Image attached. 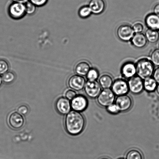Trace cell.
<instances>
[{
    "mask_svg": "<svg viewBox=\"0 0 159 159\" xmlns=\"http://www.w3.org/2000/svg\"><path fill=\"white\" fill-rule=\"evenodd\" d=\"M135 34L132 26L127 24L121 25L116 30V35L118 38L124 42L130 41Z\"/></svg>",
    "mask_w": 159,
    "mask_h": 159,
    "instance_id": "5",
    "label": "cell"
},
{
    "mask_svg": "<svg viewBox=\"0 0 159 159\" xmlns=\"http://www.w3.org/2000/svg\"><path fill=\"white\" fill-rule=\"evenodd\" d=\"M92 13L91 9L89 6H82L79 11V16L83 18H88Z\"/></svg>",
    "mask_w": 159,
    "mask_h": 159,
    "instance_id": "24",
    "label": "cell"
},
{
    "mask_svg": "<svg viewBox=\"0 0 159 159\" xmlns=\"http://www.w3.org/2000/svg\"><path fill=\"white\" fill-rule=\"evenodd\" d=\"M85 126V118L80 112L73 110L67 114L65 119V128L70 135L80 134Z\"/></svg>",
    "mask_w": 159,
    "mask_h": 159,
    "instance_id": "1",
    "label": "cell"
},
{
    "mask_svg": "<svg viewBox=\"0 0 159 159\" xmlns=\"http://www.w3.org/2000/svg\"><path fill=\"white\" fill-rule=\"evenodd\" d=\"M129 90L134 94H139L144 90L143 80L138 75H135L127 81Z\"/></svg>",
    "mask_w": 159,
    "mask_h": 159,
    "instance_id": "6",
    "label": "cell"
},
{
    "mask_svg": "<svg viewBox=\"0 0 159 159\" xmlns=\"http://www.w3.org/2000/svg\"><path fill=\"white\" fill-rule=\"evenodd\" d=\"M125 159H144L142 152L138 149H132L126 153Z\"/></svg>",
    "mask_w": 159,
    "mask_h": 159,
    "instance_id": "22",
    "label": "cell"
},
{
    "mask_svg": "<svg viewBox=\"0 0 159 159\" xmlns=\"http://www.w3.org/2000/svg\"><path fill=\"white\" fill-rule=\"evenodd\" d=\"M143 84L144 89L150 93L155 91L158 85V83L152 77L143 80Z\"/></svg>",
    "mask_w": 159,
    "mask_h": 159,
    "instance_id": "20",
    "label": "cell"
},
{
    "mask_svg": "<svg viewBox=\"0 0 159 159\" xmlns=\"http://www.w3.org/2000/svg\"><path fill=\"white\" fill-rule=\"evenodd\" d=\"M2 77L3 82L6 84H9L11 83L15 80L16 76L13 72L8 71L7 72L2 75Z\"/></svg>",
    "mask_w": 159,
    "mask_h": 159,
    "instance_id": "23",
    "label": "cell"
},
{
    "mask_svg": "<svg viewBox=\"0 0 159 159\" xmlns=\"http://www.w3.org/2000/svg\"><path fill=\"white\" fill-rule=\"evenodd\" d=\"M106 108L107 111L111 114L116 115L120 112L119 107L115 103L111 104Z\"/></svg>",
    "mask_w": 159,
    "mask_h": 159,
    "instance_id": "29",
    "label": "cell"
},
{
    "mask_svg": "<svg viewBox=\"0 0 159 159\" xmlns=\"http://www.w3.org/2000/svg\"><path fill=\"white\" fill-rule=\"evenodd\" d=\"M8 121L9 125L15 129H21L24 125L25 120L23 115L18 112H12L9 116Z\"/></svg>",
    "mask_w": 159,
    "mask_h": 159,
    "instance_id": "12",
    "label": "cell"
},
{
    "mask_svg": "<svg viewBox=\"0 0 159 159\" xmlns=\"http://www.w3.org/2000/svg\"><path fill=\"white\" fill-rule=\"evenodd\" d=\"M158 48L159 49V43L158 44Z\"/></svg>",
    "mask_w": 159,
    "mask_h": 159,
    "instance_id": "40",
    "label": "cell"
},
{
    "mask_svg": "<svg viewBox=\"0 0 159 159\" xmlns=\"http://www.w3.org/2000/svg\"><path fill=\"white\" fill-rule=\"evenodd\" d=\"M8 12L10 16L15 19L23 18L26 14L25 4L12 2L9 6Z\"/></svg>",
    "mask_w": 159,
    "mask_h": 159,
    "instance_id": "7",
    "label": "cell"
},
{
    "mask_svg": "<svg viewBox=\"0 0 159 159\" xmlns=\"http://www.w3.org/2000/svg\"><path fill=\"white\" fill-rule=\"evenodd\" d=\"M91 68L90 64L88 61L82 60L79 62L75 65V70L78 75L85 76L87 75Z\"/></svg>",
    "mask_w": 159,
    "mask_h": 159,
    "instance_id": "16",
    "label": "cell"
},
{
    "mask_svg": "<svg viewBox=\"0 0 159 159\" xmlns=\"http://www.w3.org/2000/svg\"><path fill=\"white\" fill-rule=\"evenodd\" d=\"M89 6L92 13L99 15L104 11L105 8V3L104 0H90Z\"/></svg>",
    "mask_w": 159,
    "mask_h": 159,
    "instance_id": "15",
    "label": "cell"
},
{
    "mask_svg": "<svg viewBox=\"0 0 159 159\" xmlns=\"http://www.w3.org/2000/svg\"><path fill=\"white\" fill-rule=\"evenodd\" d=\"M153 13L159 16V4H157L154 7Z\"/></svg>",
    "mask_w": 159,
    "mask_h": 159,
    "instance_id": "35",
    "label": "cell"
},
{
    "mask_svg": "<svg viewBox=\"0 0 159 159\" xmlns=\"http://www.w3.org/2000/svg\"><path fill=\"white\" fill-rule=\"evenodd\" d=\"M146 25L149 29L159 30V16L154 13L149 14L145 19Z\"/></svg>",
    "mask_w": 159,
    "mask_h": 159,
    "instance_id": "17",
    "label": "cell"
},
{
    "mask_svg": "<svg viewBox=\"0 0 159 159\" xmlns=\"http://www.w3.org/2000/svg\"><path fill=\"white\" fill-rule=\"evenodd\" d=\"M132 26L135 34L142 33L144 29V25L140 21L135 22Z\"/></svg>",
    "mask_w": 159,
    "mask_h": 159,
    "instance_id": "28",
    "label": "cell"
},
{
    "mask_svg": "<svg viewBox=\"0 0 159 159\" xmlns=\"http://www.w3.org/2000/svg\"><path fill=\"white\" fill-rule=\"evenodd\" d=\"M121 74L125 78L128 80L136 75L137 70L135 64L132 62L124 63L121 68Z\"/></svg>",
    "mask_w": 159,
    "mask_h": 159,
    "instance_id": "14",
    "label": "cell"
},
{
    "mask_svg": "<svg viewBox=\"0 0 159 159\" xmlns=\"http://www.w3.org/2000/svg\"><path fill=\"white\" fill-rule=\"evenodd\" d=\"M56 107L59 113L61 114H68L71 111V102L66 98H60L56 102Z\"/></svg>",
    "mask_w": 159,
    "mask_h": 159,
    "instance_id": "13",
    "label": "cell"
},
{
    "mask_svg": "<svg viewBox=\"0 0 159 159\" xmlns=\"http://www.w3.org/2000/svg\"><path fill=\"white\" fill-rule=\"evenodd\" d=\"M124 159V158H119V159Z\"/></svg>",
    "mask_w": 159,
    "mask_h": 159,
    "instance_id": "41",
    "label": "cell"
},
{
    "mask_svg": "<svg viewBox=\"0 0 159 159\" xmlns=\"http://www.w3.org/2000/svg\"><path fill=\"white\" fill-rule=\"evenodd\" d=\"M77 96V93L74 90L69 89L67 90L65 93V97L69 100H71Z\"/></svg>",
    "mask_w": 159,
    "mask_h": 159,
    "instance_id": "31",
    "label": "cell"
},
{
    "mask_svg": "<svg viewBox=\"0 0 159 159\" xmlns=\"http://www.w3.org/2000/svg\"><path fill=\"white\" fill-rule=\"evenodd\" d=\"M111 90L116 96L127 94L129 91L128 84L125 80L119 79L114 81Z\"/></svg>",
    "mask_w": 159,
    "mask_h": 159,
    "instance_id": "8",
    "label": "cell"
},
{
    "mask_svg": "<svg viewBox=\"0 0 159 159\" xmlns=\"http://www.w3.org/2000/svg\"><path fill=\"white\" fill-rule=\"evenodd\" d=\"M100 159H110L108 158H107V157H103V158H101Z\"/></svg>",
    "mask_w": 159,
    "mask_h": 159,
    "instance_id": "39",
    "label": "cell"
},
{
    "mask_svg": "<svg viewBox=\"0 0 159 159\" xmlns=\"http://www.w3.org/2000/svg\"><path fill=\"white\" fill-rule=\"evenodd\" d=\"M9 65L6 60H0V75H3L8 71Z\"/></svg>",
    "mask_w": 159,
    "mask_h": 159,
    "instance_id": "30",
    "label": "cell"
},
{
    "mask_svg": "<svg viewBox=\"0 0 159 159\" xmlns=\"http://www.w3.org/2000/svg\"><path fill=\"white\" fill-rule=\"evenodd\" d=\"M102 88L97 81L87 80L84 87L86 94L89 98L94 99L98 97L102 91Z\"/></svg>",
    "mask_w": 159,
    "mask_h": 159,
    "instance_id": "4",
    "label": "cell"
},
{
    "mask_svg": "<svg viewBox=\"0 0 159 159\" xmlns=\"http://www.w3.org/2000/svg\"><path fill=\"white\" fill-rule=\"evenodd\" d=\"M137 75L144 80L152 77L155 70V66L150 58L142 57L138 61L136 64Z\"/></svg>",
    "mask_w": 159,
    "mask_h": 159,
    "instance_id": "2",
    "label": "cell"
},
{
    "mask_svg": "<svg viewBox=\"0 0 159 159\" xmlns=\"http://www.w3.org/2000/svg\"><path fill=\"white\" fill-rule=\"evenodd\" d=\"M151 61L154 66L159 67V49L154 50L151 53L150 57Z\"/></svg>",
    "mask_w": 159,
    "mask_h": 159,
    "instance_id": "25",
    "label": "cell"
},
{
    "mask_svg": "<svg viewBox=\"0 0 159 159\" xmlns=\"http://www.w3.org/2000/svg\"><path fill=\"white\" fill-rule=\"evenodd\" d=\"M71 101V108L75 111L79 112L83 111L88 107V99L84 95H77Z\"/></svg>",
    "mask_w": 159,
    "mask_h": 159,
    "instance_id": "9",
    "label": "cell"
},
{
    "mask_svg": "<svg viewBox=\"0 0 159 159\" xmlns=\"http://www.w3.org/2000/svg\"><path fill=\"white\" fill-rule=\"evenodd\" d=\"M156 90L157 93H158V94L159 95V84L157 85Z\"/></svg>",
    "mask_w": 159,
    "mask_h": 159,
    "instance_id": "37",
    "label": "cell"
},
{
    "mask_svg": "<svg viewBox=\"0 0 159 159\" xmlns=\"http://www.w3.org/2000/svg\"><path fill=\"white\" fill-rule=\"evenodd\" d=\"M88 80L96 81L99 77V72L95 68H91L87 75Z\"/></svg>",
    "mask_w": 159,
    "mask_h": 159,
    "instance_id": "26",
    "label": "cell"
},
{
    "mask_svg": "<svg viewBox=\"0 0 159 159\" xmlns=\"http://www.w3.org/2000/svg\"><path fill=\"white\" fill-rule=\"evenodd\" d=\"M11 1L12 2L22 3V4H25L29 1V0H11Z\"/></svg>",
    "mask_w": 159,
    "mask_h": 159,
    "instance_id": "36",
    "label": "cell"
},
{
    "mask_svg": "<svg viewBox=\"0 0 159 159\" xmlns=\"http://www.w3.org/2000/svg\"><path fill=\"white\" fill-rule=\"evenodd\" d=\"M116 95L111 89H103L97 98V101L99 106L107 107L115 103Z\"/></svg>",
    "mask_w": 159,
    "mask_h": 159,
    "instance_id": "3",
    "label": "cell"
},
{
    "mask_svg": "<svg viewBox=\"0 0 159 159\" xmlns=\"http://www.w3.org/2000/svg\"><path fill=\"white\" fill-rule=\"evenodd\" d=\"M25 7L26 13L29 15H32L34 14L36 11L37 6L32 4L30 1H29L25 4Z\"/></svg>",
    "mask_w": 159,
    "mask_h": 159,
    "instance_id": "27",
    "label": "cell"
},
{
    "mask_svg": "<svg viewBox=\"0 0 159 159\" xmlns=\"http://www.w3.org/2000/svg\"><path fill=\"white\" fill-rule=\"evenodd\" d=\"M113 82L111 76L107 74H102L100 76L98 81L101 88L103 89L111 88Z\"/></svg>",
    "mask_w": 159,
    "mask_h": 159,
    "instance_id": "19",
    "label": "cell"
},
{
    "mask_svg": "<svg viewBox=\"0 0 159 159\" xmlns=\"http://www.w3.org/2000/svg\"><path fill=\"white\" fill-rule=\"evenodd\" d=\"M131 41L133 46L138 48H144L148 42L145 35L143 33L135 34Z\"/></svg>",
    "mask_w": 159,
    "mask_h": 159,
    "instance_id": "18",
    "label": "cell"
},
{
    "mask_svg": "<svg viewBox=\"0 0 159 159\" xmlns=\"http://www.w3.org/2000/svg\"><path fill=\"white\" fill-rule=\"evenodd\" d=\"M86 80L83 76L74 75L71 76L68 80V84L71 89L79 91L83 89L86 83Z\"/></svg>",
    "mask_w": 159,
    "mask_h": 159,
    "instance_id": "10",
    "label": "cell"
},
{
    "mask_svg": "<svg viewBox=\"0 0 159 159\" xmlns=\"http://www.w3.org/2000/svg\"><path fill=\"white\" fill-rule=\"evenodd\" d=\"M152 77L155 79L157 83L159 84V67H158L154 70Z\"/></svg>",
    "mask_w": 159,
    "mask_h": 159,
    "instance_id": "34",
    "label": "cell"
},
{
    "mask_svg": "<svg viewBox=\"0 0 159 159\" xmlns=\"http://www.w3.org/2000/svg\"><path fill=\"white\" fill-rule=\"evenodd\" d=\"M115 102L119 107L120 111L122 112L129 111L131 108L133 104L132 98L127 94L118 96Z\"/></svg>",
    "mask_w": 159,
    "mask_h": 159,
    "instance_id": "11",
    "label": "cell"
},
{
    "mask_svg": "<svg viewBox=\"0 0 159 159\" xmlns=\"http://www.w3.org/2000/svg\"><path fill=\"white\" fill-rule=\"evenodd\" d=\"M29 1L37 7H42L48 3V0H29Z\"/></svg>",
    "mask_w": 159,
    "mask_h": 159,
    "instance_id": "32",
    "label": "cell"
},
{
    "mask_svg": "<svg viewBox=\"0 0 159 159\" xmlns=\"http://www.w3.org/2000/svg\"><path fill=\"white\" fill-rule=\"evenodd\" d=\"M2 77L0 75V87L1 86L2 84Z\"/></svg>",
    "mask_w": 159,
    "mask_h": 159,
    "instance_id": "38",
    "label": "cell"
},
{
    "mask_svg": "<svg viewBox=\"0 0 159 159\" xmlns=\"http://www.w3.org/2000/svg\"><path fill=\"white\" fill-rule=\"evenodd\" d=\"M145 35L147 41L151 43H156L159 40L158 30L148 29L146 30Z\"/></svg>",
    "mask_w": 159,
    "mask_h": 159,
    "instance_id": "21",
    "label": "cell"
},
{
    "mask_svg": "<svg viewBox=\"0 0 159 159\" xmlns=\"http://www.w3.org/2000/svg\"><path fill=\"white\" fill-rule=\"evenodd\" d=\"M29 111V107L25 105L20 106L18 109V112L22 115H25L28 113Z\"/></svg>",
    "mask_w": 159,
    "mask_h": 159,
    "instance_id": "33",
    "label": "cell"
}]
</instances>
